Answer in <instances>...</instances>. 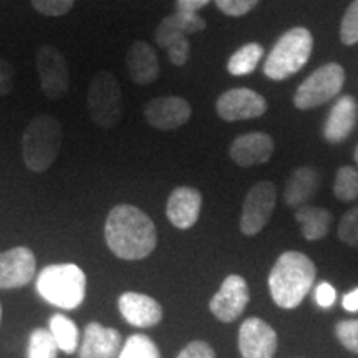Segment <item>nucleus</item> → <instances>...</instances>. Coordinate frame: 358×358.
Listing matches in <instances>:
<instances>
[{"instance_id":"nucleus-1","label":"nucleus","mask_w":358,"mask_h":358,"mask_svg":"<svg viewBox=\"0 0 358 358\" xmlns=\"http://www.w3.org/2000/svg\"><path fill=\"white\" fill-rule=\"evenodd\" d=\"M105 239L111 252L124 261H141L158 244L155 222L146 213L131 204L111 209L105 224Z\"/></svg>"},{"instance_id":"nucleus-2","label":"nucleus","mask_w":358,"mask_h":358,"mask_svg":"<svg viewBox=\"0 0 358 358\" xmlns=\"http://www.w3.org/2000/svg\"><path fill=\"white\" fill-rule=\"evenodd\" d=\"M317 277L313 261L299 250L280 254L268 274V292L277 307L297 308L310 292Z\"/></svg>"},{"instance_id":"nucleus-3","label":"nucleus","mask_w":358,"mask_h":358,"mask_svg":"<svg viewBox=\"0 0 358 358\" xmlns=\"http://www.w3.org/2000/svg\"><path fill=\"white\" fill-rule=\"evenodd\" d=\"M64 141V128L55 116L37 115L22 138V156L32 173H43L55 163Z\"/></svg>"},{"instance_id":"nucleus-4","label":"nucleus","mask_w":358,"mask_h":358,"mask_svg":"<svg viewBox=\"0 0 358 358\" xmlns=\"http://www.w3.org/2000/svg\"><path fill=\"white\" fill-rule=\"evenodd\" d=\"M37 292L52 306L73 310L85 301L87 275L75 264H53L40 271Z\"/></svg>"},{"instance_id":"nucleus-5","label":"nucleus","mask_w":358,"mask_h":358,"mask_svg":"<svg viewBox=\"0 0 358 358\" xmlns=\"http://www.w3.org/2000/svg\"><path fill=\"white\" fill-rule=\"evenodd\" d=\"M313 37L306 27H294L277 40L264 64V75L280 82L301 71L312 55Z\"/></svg>"},{"instance_id":"nucleus-6","label":"nucleus","mask_w":358,"mask_h":358,"mask_svg":"<svg viewBox=\"0 0 358 358\" xmlns=\"http://www.w3.org/2000/svg\"><path fill=\"white\" fill-rule=\"evenodd\" d=\"M87 105L90 118L96 127L111 129L123 118V93L118 80L111 71L100 70L88 87Z\"/></svg>"},{"instance_id":"nucleus-7","label":"nucleus","mask_w":358,"mask_h":358,"mask_svg":"<svg viewBox=\"0 0 358 358\" xmlns=\"http://www.w3.org/2000/svg\"><path fill=\"white\" fill-rule=\"evenodd\" d=\"M345 70L340 64L330 62L312 71L301 83L294 95V105L299 110H312L334 100L345 85Z\"/></svg>"},{"instance_id":"nucleus-8","label":"nucleus","mask_w":358,"mask_h":358,"mask_svg":"<svg viewBox=\"0 0 358 358\" xmlns=\"http://www.w3.org/2000/svg\"><path fill=\"white\" fill-rule=\"evenodd\" d=\"M277 204V189L272 181H259L245 194L239 227L244 236H257L271 221Z\"/></svg>"},{"instance_id":"nucleus-9","label":"nucleus","mask_w":358,"mask_h":358,"mask_svg":"<svg viewBox=\"0 0 358 358\" xmlns=\"http://www.w3.org/2000/svg\"><path fill=\"white\" fill-rule=\"evenodd\" d=\"M35 62L43 95L53 101L64 98L69 93L70 73L62 52L52 45H43L37 50Z\"/></svg>"},{"instance_id":"nucleus-10","label":"nucleus","mask_w":358,"mask_h":358,"mask_svg":"<svg viewBox=\"0 0 358 358\" xmlns=\"http://www.w3.org/2000/svg\"><path fill=\"white\" fill-rule=\"evenodd\" d=\"M216 111L224 122L252 120L266 115L267 101L261 93L250 88H231L217 98Z\"/></svg>"},{"instance_id":"nucleus-11","label":"nucleus","mask_w":358,"mask_h":358,"mask_svg":"<svg viewBox=\"0 0 358 358\" xmlns=\"http://www.w3.org/2000/svg\"><path fill=\"white\" fill-rule=\"evenodd\" d=\"M250 301L249 285L244 277L231 274L222 280L221 287L209 302V308L217 320L231 324L243 315Z\"/></svg>"},{"instance_id":"nucleus-12","label":"nucleus","mask_w":358,"mask_h":358,"mask_svg":"<svg viewBox=\"0 0 358 358\" xmlns=\"http://www.w3.org/2000/svg\"><path fill=\"white\" fill-rule=\"evenodd\" d=\"M237 342L243 358H274L277 352L275 330L259 317H249L243 322Z\"/></svg>"},{"instance_id":"nucleus-13","label":"nucleus","mask_w":358,"mask_h":358,"mask_svg":"<svg viewBox=\"0 0 358 358\" xmlns=\"http://www.w3.org/2000/svg\"><path fill=\"white\" fill-rule=\"evenodd\" d=\"M191 115V105L181 96H158L145 106L146 122L159 131H174L185 127Z\"/></svg>"},{"instance_id":"nucleus-14","label":"nucleus","mask_w":358,"mask_h":358,"mask_svg":"<svg viewBox=\"0 0 358 358\" xmlns=\"http://www.w3.org/2000/svg\"><path fill=\"white\" fill-rule=\"evenodd\" d=\"M37 262L29 248H13L0 252V289H19L35 277Z\"/></svg>"},{"instance_id":"nucleus-15","label":"nucleus","mask_w":358,"mask_h":358,"mask_svg":"<svg viewBox=\"0 0 358 358\" xmlns=\"http://www.w3.org/2000/svg\"><path fill=\"white\" fill-rule=\"evenodd\" d=\"M272 153H274V140L262 131L241 134L229 148L231 159L241 168L266 164Z\"/></svg>"},{"instance_id":"nucleus-16","label":"nucleus","mask_w":358,"mask_h":358,"mask_svg":"<svg viewBox=\"0 0 358 358\" xmlns=\"http://www.w3.org/2000/svg\"><path fill=\"white\" fill-rule=\"evenodd\" d=\"M203 206V196L196 187L179 186L169 194L166 216L178 229H191L198 222Z\"/></svg>"},{"instance_id":"nucleus-17","label":"nucleus","mask_w":358,"mask_h":358,"mask_svg":"<svg viewBox=\"0 0 358 358\" xmlns=\"http://www.w3.org/2000/svg\"><path fill=\"white\" fill-rule=\"evenodd\" d=\"M118 308L123 319L138 329H150L163 319V308L153 297L138 292H124L118 299Z\"/></svg>"},{"instance_id":"nucleus-18","label":"nucleus","mask_w":358,"mask_h":358,"mask_svg":"<svg viewBox=\"0 0 358 358\" xmlns=\"http://www.w3.org/2000/svg\"><path fill=\"white\" fill-rule=\"evenodd\" d=\"M358 122V103L352 95L340 96L330 110L324 123V138L327 143L345 141L353 133Z\"/></svg>"},{"instance_id":"nucleus-19","label":"nucleus","mask_w":358,"mask_h":358,"mask_svg":"<svg viewBox=\"0 0 358 358\" xmlns=\"http://www.w3.org/2000/svg\"><path fill=\"white\" fill-rule=\"evenodd\" d=\"M206 29V20L199 13L179 12L164 17L155 30V40L158 47L166 50L174 42L181 38H187V35L203 32Z\"/></svg>"},{"instance_id":"nucleus-20","label":"nucleus","mask_w":358,"mask_h":358,"mask_svg":"<svg viewBox=\"0 0 358 358\" xmlns=\"http://www.w3.org/2000/svg\"><path fill=\"white\" fill-rule=\"evenodd\" d=\"M122 350V335L118 330L103 327L96 322L87 325L83 342L80 345V358H115Z\"/></svg>"},{"instance_id":"nucleus-21","label":"nucleus","mask_w":358,"mask_h":358,"mask_svg":"<svg viewBox=\"0 0 358 358\" xmlns=\"http://www.w3.org/2000/svg\"><path fill=\"white\" fill-rule=\"evenodd\" d=\"M127 70L129 78L141 87L156 82L159 77V60L155 48L141 40L133 42L127 52Z\"/></svg>"},{"instance_id":"nucleus-22","label":"nucleus","mask_w":358,"mask_h":358,"mask_svg":"<svg viewBox=\"0 0 358 358\" xmlns=\"http://www.w3.org/2000/svg\"><path fill=\"white\" fill-rule=\"evenodd\" d=\"M320 187V174L313 166H301L290 174L284 189V201L289 208H301L313 198Z\"/></svg>"},{"instance_id":"nucleus-23","label":"nucleus","mask_w":358,"mask_h":358,"mask_svg":"<svg viewBox=\"0 0 358 358\" xmlns=\"http://www.w3.org/2000/svg\"><path fill=\"white\" fill-rule=\"evenodd\" d=\"M295 221L301 226L302 236L307 241H322L329 234L330 226H332L334 216L332 213L327 211L325 208L320 206L306 204L297 208L295 211Z\"/></svg>"},{"instance_id":"nucleus-24","label":"nucleus","mask_w":358,"mask_h":358,"mask_svg":"<svg viewBox=\"0 0 358 358\" xmlns=\"http://www.w3.org/2000/svg\"><path fill=\"white\" fill-rule=\"evenodd\" d=\"M262 57L264 47L261 43H245L231 55L229 62H227V71L234 75V77H245V75H250L257 69Z\"/></svg>"},{"instance_id":"nucleus-25","label":"nucleus","mask_w":358,"mask_h":358,"mask_svg":"<svg viewBox=\"0 0 358 358\" xmlns=\"http://www.w3.org/2000/svg\"><path fill=\"white\" fill-rule=\"evenodd\" d=\"M50 334L55 340L58 350L65 353H73L77 350L80 334L75 322L70 320L69 317L55 313L50 319Z\"/></svg>"},{"instance_id":"nucleus-26","label":"nucleus","mask_w":358,"mask_h":358,"mask_svg":"<svg viewBox=\"0 0 358 358\" xmlns=\"http://www.w3.org/2000/svg\"><path fill=\"white\" fill-rule=\"evenodd\" d=\"M335 198L342 203H352L358 199V169L353 166H342L335 174L334 185Z\"/></svg>"},{"instance_id":"nucleus-27","label":"nucleus","mask_w":358,"mask_h":358,"mask_svg":"<svg viewBox=\"0 0 358 358\" xmlns=\"http://www.w3.org/2000/svg\"><path fill=\"white\" fill-rule=\"evenodd\" d=\"M118 358H161L158 347L148 335L134 334L127 340Z\"/></svg>"},{"instance_id":"nucleus-28","label":"nucleus","mask_w":358,"mask_h":358,"mask_svg":"<svg viewBox=\"0 0 358 358\" xmlns=\"http://www.w3.org/2000/svg\"><path fill=\"white\" fill-rule=\"evenodd\" d=\"M58 347L50 330L37 329L29 338L27 358H57Z\"/></svg>"},{"instance_id":"nucleus-29","label":"nucleus","mask_w":358,"mask_h":358,"mask_svg":"<svg viewBox=\"0 0 358 358\" xmlns=\"http://www.w3.org/2000/svg\"><path fill=\"white\" fill-rule=\"evenodd\" d=\"M340 42L347 47L358 43V0H353L340 24Z\"/></svg>"},{"instance_id":"nucleus-30","label":"nucleus","mask_w":358,"mask_h":358,"mask_svg":"<svg viewBox=\"0 0 358 358\" xmlns=\"http://www.w3.org/2000/svg\"><path fill=\"white\" fill-rule=\"evenodd\" d=\"M338 239L350 248H358V204L340 219Z\"/></svg>"},{"instance_id":"nucleus-31","label":"nucleus","mask_w":358,"mask_h":358,"mask_svg":"<svg viewBox=\"0 0 358 358\" xmlns=\"http://www.w3.org/2000/svg\"><path fill=\"white\" fill-rule=\"evenodd\" d=\"M335 337L348 352L358 355V320H340L335 325Z\"/></svg>"},{"instance_id":"nucleus-32","label":"nucleus","mask_w":358,"mask_h":358,"mask_svg":"<svg viewBox=\"0 0 358 358\" xmlns=\"http://www.w3.org/2000/svg\"><path fill=\"white\" fill-rule=\"evenodd\" d=\"M75 0H32V6L37 12L47 17H60L71 10Z\"/></svg>"},{"instance_id":"nucleus-33","label":"nucleus","mask_w":358,"mask_h":358,"mask_svg":"<svg viewBox=\"0 0 358 358\" xmlns=\"http://www.w3.org/2000/svg\"><path fill=\"white\" fill-rule=\"evenodd\" d=\"M219 10L229 17H243L257 6L259 0H214Z\"/></svg>"},{"instance_id":"nucleus-34","label":"nucleus","mask_w":358,"mask_h":358,"mask_svg":"<svg viewBox=\"0 0 358 358\" xmlns=\"http://www.w3.org/2000/svg\"><path fill=\"white\" fill-rule=\"evenodd\" d=\"M168 58L173 65L176 66H182L189 60V53H191V43L189 38H181L178 42H174L171 47L166 48Z\"/></svg>"},{"instance_id":"nucleus-35","label":"nucleus","mask_w":358,"mask_h":358,"mask_svg":"<svg viewBox=\"0 0 358 358\" xmlns=\"http://www.w3.org/2000/svg\"><path fill=\"white\" fill-rule=\"evenodd\" d=\"M178 358H216L213 347L203 340H194L179 352Z\"/></svg>"},{"instance_id":"nucleus-36","label":"nucleus","mask_w":358,"mask_h":358,"mask_svg":"<svg viewBox=\"0 0 358 358\" xmlns=\"http://www.w3.org/2000/svg\"><path fill=\"white\" fill-rule=\"evenodd\" d=\"M337 299V292H335L334 285H330L329 282H322L315 287V302L319 303L322 308H330L335 303Z\"/></svg>"},{"instance_id":"nucleus-37","label":"nucleus","mask_w":358,"mask_h":358,"mask_svg":"<svg viewBox=\"0 0 358 358\" xmlns=\"http://www.w3.org/2000/svg\"><path fill=\"white\" fill-rule=\"evenodd\" d=\"M13 90V66L0 58V96L8 95Z\"/></svg>"},{"instance_id":"nucleus-38","label":"nucleus","mask_w":358,"mask_h":358,"mask_svg":"<svg viewBox=\"0 0 358 358\" xmlns=\"http://www.w3.org/2000/svg\"><path fill=\"white\" fill-rule=\"evenodd\" d=\"M211 0H176V10L198 13L201 8L208 6Z\"/></svg>"},{"instance_id":"nucleus-39","label":"nucleus","mask_w":358,"mask_h":358,"mask_svg":"<svg viewBox=\"0 0 358 358\" xmlns=\"http://www.w3.org/2000/svg\"><path fill=\"white\" fill-rule=\"evenodd\" d=\"M342 306H343V308H345L347 312H352V313L358 312V287L352 289L350 292L343 295Z\"/></svg>"},{"instance_id":"nucleus-40","label":"nucleus","mask_w":358,"mask_h":358,"mask_svg":"<svg viewBox=\"0 0 358 358\" xmlns=\"http://www.w3.org/2000/svg\"><path fill=\"white\" fill-rule=\"evenodd\" d=\"M353 159H355V163H357V166H358V146L355 148V153H353Z\"/></svg>"},{"instance_id":"nucleus-41","label":"nucleus","mask_w":358,"mask_h":358,"mask_svg":"<svg viewBox=\"0 0 358 358\" xmlns=\"http://www.w3.org/2000/svg\"><path fill=\"white\" fill-rule=\"evenodd\" d=\"M0 317H2V307H0Z\"/></svg>"}]
</instances>
